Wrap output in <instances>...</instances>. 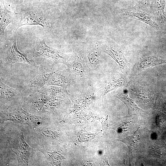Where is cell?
I'll return each mask as SVG.
<instances>
[{
    "instance_id": "obj_7",
    "label": "cell",
    "mask_w": 166,
    "mask_h": 166,
    "mask_svg": "<svg viewBox=\"0 0 166 166\" xmlns=\"http://www.w3.org/2000/svg\"><path fill=\"white\" fill-rule=\"evenodd\" d=\"M100 47L101 50L109 55L117 62L123 72L127 71L128 67L124 51L119 45L107 38Z\"/></svg>"
},
{
    "instance_id": "obj_15",
    "label": "cell",
    "mask_w": 166,
    "mask_h": 166,
    "mask_svg": "<svg viewBox=\"0 0 166 166\" xmlns=\"http://www.w3.org/2000/svg\"><path fill=\"white\" fill-rule=\"evenodd\" d=\"M115 96L123 102L127 107L128 110L127 116L142 115L145 113V112L139 108L134 101L129 97L127 93H117Z\"/></svg>"
},
{
    "instance_id": "obj_2",
    "label": "cell",
    "mask_w": 166,
    "mask_h": 166,
    "mask_svg": "<svg viewBox=\"0 0 166 166\" xmlns=\"http://www.w3.org/2000/svg\"><path fill=\"white\" fill-rule=\"evenodd\" d=\"M38 117L25 111L19 104H13L1 112L2 121L10 120L27 124L36 123Z\"/></svg>"
},
{
    "instance_id": "obj_5",
    "label": "cell",
    "mask_w": 166,
    "mask_h": 166,
    "mask_svg": "<svg viewBox=\"0 0 166 166\" xmlns=\"http://www.w3.org/2000/svg\"><path fill=\"white\" fill-rule=\"evenodd\" d=\"M121 11L124 16L142 21L150 26L156 31H162L154 17L137 4L133 7L122 9Z\"/></svg>"
},
{
    "instance_id": "obj_16",
    "label": "cell",
    "mask_w": 166,
    "mask_h": 166,
    "mask_svg": "<svg viewBox=\"0 0 166 166\" xmlns=\"http://www.w3.org/2000/svg\"><path fill=\"white\" fill-rule=\"evenodd\" d=\"M38 92L45 95L60 98H67L70 96L67 89L55 85H46L39 89Z\"/></svg>"
},
{
    "instance_id": "obj_13",
    "label": "cell",
    "mask_w": 166,
    "mask_h": 166,
    "mask_svg": "<svg viewBox=\"0 0 166 166\" xmlns=\"http://www.w3.org/2000/svg\"><path fill=\"white\" fill-rule=\"evenodd\" d=\"M20 15L15 12L11 11L6 7L3 1L0 6V33L1 36H3L6 27L10 23H14L17 20Z\"/></svg>"
},
{
    "instance_id": "obj_9",
    "label": "cell",
    "mask_w": 166,
    "mask_h": 166,
    "mask_svg": "<svg viewBox=\"0 0 166 166\" xmlns=\"http://www.w3.org/2000/svg\"><path fill=\"white\" fill-rule=\"evenodd\" d=\"M55 65L53 64L50 66H39L38 75L29 81L26 86L35 88L39 90L44 86L48 85L51 76L55 72L54 68Z\"/></svg>"
},
{
    "instance_id": "obj_1",
    "label": "cell",
    "mask_w": 166,
    "mask_h": 166,
    "mask_svg": "<svg viewBox=\"0 0 166 166\" xmlns=\"http://www.w3.org/2000/svg\"><path fill=\"white\" fill-rule=\"evenodd\" d=\"M34 58L45 57L53 62V64L62 63L65 65L69 57L55 49L47 45L43 38L38 39L35 46L30 52Z\"/></svg>"
},
{
    "instance_id": "obj_12",
    "label": "cell",
    "mask_w": 166,
    "mask_h": 166,
    "mask_svg": "<svg viewBox=\"0 0 166 166\" xmlns=\"http://www.w3.org/2000/svg\"><path fill=\"white\" fill-rule=\"evenodd\" d=\"M75 79L67 68L65 69L54 72L51 76L48 85L58 86L67 89L70 83Z\"/></svg>"
},
{
    "instance_id": "obj_6",
    "label": "cell",
    "mask_w": 166,
    "mask_h": 166,
    "mask_svg": "<svg viewBox=\"0 0 166 166\" xmlns=\"http://www.w3.org/2000/svg\"><path fill=\"white\" fill-rule=\"evenodd\" d=\"M6 59L11 67L12 65L19 62L27 63L36 68L39 67L33 59H29L26 55L18 50L15 36L9 40L6 46Z\"/></svg>"
},
{
    "instance_id": "obj_18",
    "label": "cell",
    "mask_w": 166,
    "mask_h": 166,
    "mask_svg": "<svg viewBox=\"0 0 166 166\" xmlns=\"http://www.w3.org/2000/svg\"><path fill=\"white\" fill-rule=\"evenodd\" d=\"M166 64V59H161L153 56L142 57L136 63L138 70Z\"/></svg>"
},
{
    "instance_id": "obj_14",
    "label": "cell",
    "mask_w": 166,
    "mask_h": 166,
    "mask_svg": "<svg viewBox=\"0 0 166 166\" xmlns=\"http://www.w3.org/2000/svg\"><path fill=\"white\" fill-rule=\"evenodd\" d=\"M149 6L158 22L163 27L166 28L165 0H151Z\"/></svg>"
},
{
    "instance_id": "obj_3",
    "label": "cell",
    "mask_w": 166,
    "mask_h": 166,
    "mask_svg": "<svg viewBox=\"0 0 166 166\" xmlns=\"http://www.w3.org/2000/svg\"><path fill=\"white\" fill-rule=\"evenodd\" d=\"M21 17L19 22L14 27L15 31L25 25H38L41 26L45 31H48L51 25L45 14L41 11L35 10H24L18 13Z\"/></svg>"
},
{
    "instance_id": "obj_17",
    "label": "cell",
    "mask_w": 166,
    "mask_h": 166,
    "mask_svg": "<svg viewBox=\"0 0 166 166\" xmlns=\"http://www.w3.org/2000/svg\"><path fill=\"white\" fill-rule=\"evenodd\" d=\"M0 92L1 102H7L16 99L21 96V90L12 88L4 83L0 79Z\"/></svg>"
},
{
    "instance_id": "obj_10",
    "label": "cell",
    "mask_w": 166,
    "mask_h": 166,
    "mask_svg": "<svg viewBox=\"0 0 166 166\" xmlns=\"http://www.w3.org/2000/svg\"><path fill=\"white\" fill-rule=\"evenodd\" d=\"M51 96L47 95L39 92L30 95L24 103V105L28 110L34 112L42 111L45 103Z\"/></svg>"
},
{
    "instance_id": "obj_22",
    "label": "cell",
    "mask_w": 166,
    "mask_h": 166,
    "mask_svg": "<svg viewBox=\"0 0 166 166\" xmlns=\"http://www.w3.org/2000/svg\"><path fill=\"white\" fill-rule=\"evenodd\" d=\"M136 4L141 6H143L145 7L150 5L151 0H136Z\"/></svg>"
},
{
    "instance_id": "obj_4",
    "label": "cell",
    "mask_w": 166,
    "mask_h": 166,
    "mask_svg": "<svg viewBox=\"0 0 166 166\" xmlns=\"http://www.w3.org/2000/svg\"><path fill=\"white\" fill-rule=\"evenodd\" d=\"M65 65L75 79L81 81L87 79L91 71L85 62L81 51L69 56Z\"/></svg>"
},
{
    "instance_id": "obj_24",
    "label": "cell",
    "mask_w": 166,
    "mask_h": 166,
    "mask_svg": "<svg viewBox=\"0 0 166 166\" xmlns=\"http://www.w3.org/2000/svg\"><path fill=\"white\" fill-rule=\"evenodd\" d=\"M165 1H166V0H165Z\"/></svg>"
},
{
    "instance_id": "obj_21",
    "label": "cell",
    "mask_w": 166,
    "mask_h": 166,
    "mask_svg": "<svg viewBox=\"0 0 166 166\" xmlns=\"http://www.w3.org/2000/svg\"><path fill=\"white\" fill-rule=\"evenodd\" d=\"M164 149L163 146L155 144L151 150L150 153L152 156L160 157L162 155Z\"/></svg>"
},
{
    "instance_id": "obj_23",
    "label": "cell",
    "mask_w": 166,
    "mask_h": 166,
    "mask_svg": "<svg viewBox=\"0 0 166 166\" xmlns=\"http://www.w3.org/2000/svg\"><path fill=\"white\" fill-rule=\"evenodd\" d=\"M164 109L166 110V103L164 104Z\"/></svg>"
},
{
    "instance_id": "obj_20",
    "label": "cell",
    "mask_w": 166,
    "mask_h": 166,
    "mask_svg": "<svg viewBox=\"0 0 166 166\" xmlns=\"http://www.w3.org/2000/svg\"><path fill=\"white\" fill-rule=\"evenodd\" d=\"M126 83V81L123 77L111 80L108 82L104 88L103 95H105L111 91L123 87Z\"/></svg>"
},
{
    "instance_id": "obj_19",
    "label": "cell",
    "mask_w": 166,
    "mask_h": 166,
    "mask_svg": "<svg viewBox=\"0 0 166 166\" xmlns=\"http://www.w3.org/2000/svg\"><path fill=\"white\" fill-rule=\"evenodd\" d=\"M140 140V132L139 127L134 133L132 136L122 139L120 141L125 143L131 152L135 149Z\"/></svg>"
},
{
    "instance_id": "obj_11",
    "label": "cell",
    "mask_w": 166,
    "mask_h": 166,
    "mask_svg": "<svg viewBox=\"0 0 166 166\" xmlns=\"http://www.w3.org/2000/svg\"><path fill=\"white\" fill-rule=\"evenodd\" d=\"M13 151L16 154L19 164L28 165L30 148L25 142L22 132L21 133L18 139L12 145Z\"/></svg>"
},
{
    "instance_id": "obj_8",
    "label": "cell",
    "mask_w": 166,
    "mask_h": 166,
    "mask_svg": "<svg viewBox=\"0 0 166 166\" xmlns=\"http://www.w3.org/2000/svg\"><path fill=\"white\" fill-rule=\"evenodd\" d=\"M101 49L97 43L87 45L81 50L85 62L91 71L95 70L102 61Z\"/></svg>"
}]
</instances>
